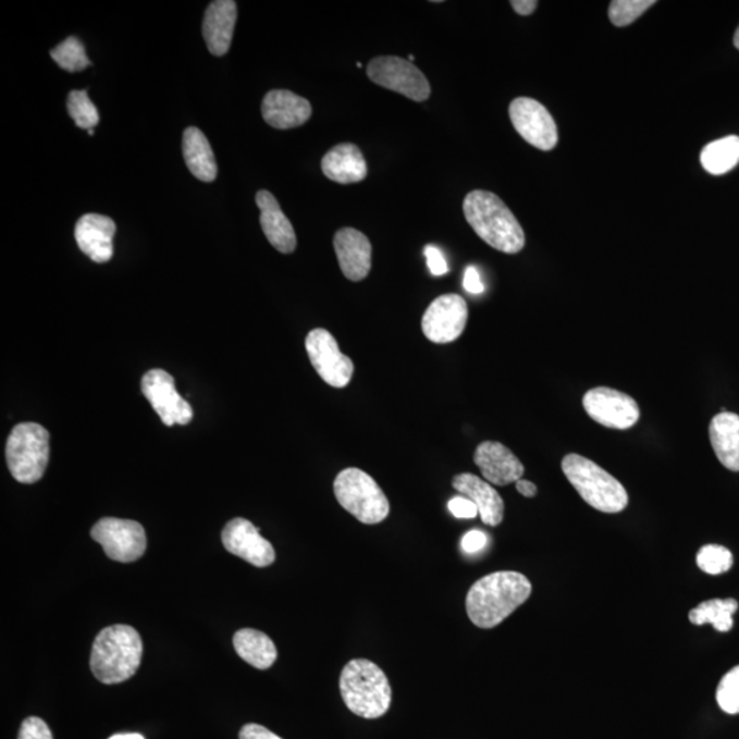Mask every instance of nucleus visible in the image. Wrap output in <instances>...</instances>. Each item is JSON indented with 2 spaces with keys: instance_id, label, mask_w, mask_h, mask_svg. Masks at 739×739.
Masks as SVG:
<instances>
[{
  "instance_id": "obj_44",
  "label": "nucleus",
  "mask_w": 739,
  "mask_h": 739,
  "mask_svg": "<svg viewBox=\"0 0 739 739\" xmlns=\"http://www.w3.org/2000/svg\"><path fill=\"white\" fill-rule=\"evenodd\" d=\"M408 61H409V62H414V61H415V57H414V56H408Z\"/></svg>"
},
{
  "instance_id": "obj_19",
  "label": "nucleus",
  "mask_w": 739,
  "mask_h": 739,
  "mask_svg": "<svg viewBox=\"0 0 739 739\" xmlns=\"http://www.w3.org/2000/svg\"><path fill=\"white\" fill-rule=\"evenodd\" d=\"M311 114L310 102L291 90H270L262 102L263 120L274 130L285 131L301 126L311 119Z\"/></svg>"
},
{
  "instance_id": "obj_12",
  "label": "nucleus",
  "mask_w": 739,
  "mask_h": 739,
  "mask_svg": "<svg viewBox=\"0 0 739 739\" xmlns=\"http://www.w3.org/2000/svg\"><path fill=\"white\" fill-rule=\"evenodd\" d=\"M469 321V307L460 295L438 297L424 311L422 332L430 342L448 344L461 336Z\"/></svg>"
},
{
  "instance_id": "obj_25",
  "label": "nucleus",
  "mask_w": 739,
  "mask_h": 739,
  "mask_svg": "<svg viewBox=\"0 0 739 739\" xmlns=\"http://www.w3.org/2000/svg\"><path fill=\"white\" fill-rule=\"evenodd\" d=\"M183 151L189 172L204 183H212L217 178L218 168L214 152L204 132L190 126L184 132Z\"/></svg>"
},
{
  "instance_id": "obj_38",
  "label": "nucleus",
  "mask_w": 739,
  "mask_h": 739,
  "mask_svg": "<svg viewBox=\"0 0 739 739\" xmlns=\"http://www.w3.org/2000/svg\"><path fill=\"white\" fill-rule=\"evenodd\" d=\"M464 286L465 290L472 295H480L485 291V286H483L481 281V275L478 273L475 266H469V268L466 269Z\"/></svg>"
},
{
  "instance_id": "obj_4",
  "label": "nucleus",
  "mask_w": 739,
  "mask_h": 739,
  "mask_svg": "<svg viewBox=\"0 0 739 739\" xmlns=\"http://www.w3.org/2000/svg\"><path fill=\"white\" fill-rule=\"evenodd\" d=\"M340 693L353 714L365 719H379L391 709L390 680L375 663L354 658L340 675Z\"/></svg>"
},
{
  "instance_id": "obj_15",
  "label": "nucleus",
  "mask_w": 739,
  "mask_h": 739,
  "mask_svg": "<svg viewBox=\"0 0 739 739\" xmlns=\"http://www.w3.org/2000/svg\"><path fill=\"white\" fill-rule=\"evenodd\" d=\"M222 544L232 555L255 567H268L275 561L273 545L247 519H232L222 530Z\"/></svg>"
},
{
  "instance_id": "obj_1",
  "label": "nucleus",
  "mask_w": 739,
  "mask_h": 739,
  "mask_svg": "<svg viewBox=\"0 0 739 739\" xmlns=\"http://www.w3.org/2000/svg\"><path fill=\"white\" fill-rule=\"evenodd\" d=\"M531 590L533 588L524 574L517 571L489 574L478 579L467 593V615L480 629H493L528 602Z\"/></svg>"
},
{
  "instance_id": "obj_30",
  "label": "nucleus",
  "mask_w": 739,
  "mask_h": 739,
  "mask_svg": "<svg viewBox=\"0 0 739 739\" xmlns=\"http://www.w3.org/2000/svg\"><path fill=\"white\" fill-rule=\"evenodd\" d=\"M67 111L82 130H94L99 124V113L90 102L87 90H72L67 98Z\"/></svg>"
},
{
  "instance_id": "obj_18",
  "label": "nucleus",
  "mask_w": 739,
  "mask_h": 739,
  "mask_svg": "<svg viewBox=\"0 0 739 739\" xmlns=\"http://www.w3.org/2000/svg\"><path fill=\"white\" fill-rule=\"evenodd\" d=\"M115 222L109 217L87 214L79 218L74 237L77 246L90 260L97 263L109 262L113 258Z\"/></svg>"
},
{
  "instance_id": "obj_27",
  "label": "nucleus",
  "mask_w": 739,
  "mask_h": 739,
  "mask_svg": "<svg viewBox=\"0 0 739 739\" xmlns=\"http://www.w3.org/2000/svg\"><path fill=\"white\" fill-rule=\"evenodd\" d=\"M700 161L710 174L730 172L739 163V136H727L710 143L701 151Z\"/></svg>"
},
{
  "instance_id": "obj_17",
  "label": "nucleus",
  "mask_w": 739,
  "mask_h": 739,
  "mask_svg": "<svg viewBox=\"0 0 739 739\" xmlns=\"http://www.w3.org/2000/svg\"><path fill=\"white\" fill-rule=\"evenodd\" d=\"M333 246L340 269L349 281L359 283L369 275L373 248L364 233L354 227L340 229L334 235Z\"/></svg>"
},
{
  "instance_id": "obj_14",
  "label": "nucleus",
  "mask_w": 739,
  "mask_h": 739,
  "mask_svg": "<svg viewBox=\"0 0 739 739\" xmlns=\"http://www.w3.org/2000/svg\"><path fill=\"white\" fill-rule=\"evenodd\" d=\"M141 392L167 427L188 424L194 409L175 390L173 375L161 369L148 371L141 379Z\"/></svg>"
},
{
  "instance_id": "obj_28",
  "label": "nucleus",
  "mask_w": 739,
  "mask_h": 739,
  "mask_svg": "<svg viewBox=\"0 0 739 739\" xmlns=\"http://www.w3.org/2000/svg\"><path fill=\"white\" fill-rule=\"evenodd\" d=\"M737 611V600H709L690 611L689 620L695 626L712 625L716 631L727 632L734 627L732 615Z\"/></svg>"
},
{
  "instance_id": "obj_41",
  "label": "nucleus",
  "mask_w": 739,
  "mask_h": 739,
  "mask_svg": "<svg viewBox=\"0 0 739 739\" xmlns=\"http://www.w3.org/2000/svg\"><path fill=\"white\" fill-rule=\"evenodd\" d=\"M515 485H517V491L525 497H534L537 494V486L533 482L519 480L515 482Z\"/></svg>"
},
{
  "instance_id": "obj_31",
  "label": "nucleus",
  "mask_w": 739,
  "mask_h": 739,
  "mask_svg": "<svg viewBox=\"0 0 739 739\" xmlns=\"http://www.w3.org/2000/svg\"><path fill=\"white\" fill-rule=\"evenodd\" d=\"M734 565L732 553L722 545H705L698 553V566L710 576H720Z\"/></svg>"
},
{
  "instance_id": "obj_8",
  "label": "nucleus",
  "mask_w": 739,
  "mask_h": 739,
  "mask_svg": "<svg viewBox=\"0 0 739 739\" xmlns=\"http://www.w3.org/2000/svg\"><path fill=\"white\" fill-rule=\"evenodd\" d=\"M367 76L380 87L401 94L414 102H424L430 97L427 76L412 62L403 58H374L367 66Z\"/></svg>"
},
{
  "instance_id": "obj_9",
  "label": "nucleus",
  "mask_w": 739,
  "mask_h": 739,
  "mask_svg": "<svg viewBox=\"0 0 739 739\" xmlns=\"http://www.w3.org/2000/svg\"><path fill=\"white\" fill-rule=\"evenodd\" d=\"M90 537L102 545L111 561L132 563L147 550L145 528L135 520L103 518L90 530Z\"/></svg>"
},
{
  "instance_id": "obj_39",
  "label": "nucleus",
  "mask_w": 739,
  "mask_h": 739,
  "mask_svg": "<svg viewBox=\"0 0 739 739\" xmlns=\"http://www.w3.org/2000/svg\"><path fill=\"white\" fill-rule=\"evenodd\" d=\"M241 739H283L279 736H275L274 732H271L268 730V728L260 726V725H255V723H251V725H246L242 728L241 736H238Z\"/></svg>"
},
{
  "instance_id": "obj_33",
  "label": "nucleus",
  "mask_w": 739,
  "mask_h": 739,
  "mask_svg": "<svg viewBox=\"0 0 739 739\" xmlns=\"http://www.w3.org/2000/svg\"><path fill=\"white\" fill-rule=\"evenodd\" d=\"M716 701L726 714H739V666L730 669L722 678L716 690Z\"/></svg>"
},
{
  "instance_id": "obj_26",
  "label": "nucleus",
  "mask_w": 739,
  "mask_h": 739,
  "mask_svg": "<svg viewBox=\"0 0 739 739\" xmlns=\"http://www.w3.org/2000/svg\"><path fill=\"white\" fill-rule=\"evenodd\" d=\"M233 646L244 662L258 669H268L276 661V648L269 636L254 629L238 630Z\"/></svg>"
},
{
  "instance_id": "obj_5",
  "label": "nucleus",
  "mask_w": 739,
  "mask_h": 739,
  "mask_svg": "<svg viewBox=\"0 0 739 739\" xmlns=\"http://www.w3.org/2000/svg\"><path fill=\"white\" fill-rule=\"evenodd\" d=\"M562 470L590 507L605 514H618L629 504V494L621 483L587 457L568 454L563 457Z\"/></svg>"
},
{
  "instance_id": "obj_20",
  "label": "nucleus",
  "mask_w": 739,
  "mask_h": 739,
  "mask_svg": "<svg viewBox=\"0 0 739 739\" xmlns=\"http://www.w3.org/2000/svg\"><path fill=\"white\" fill-rule=\"evenodd\" d=\"M237 21V3L233 0H215L207 8L204 36L212 56L222 57L231 49Z\"/></svg>"
},
{
  "instance_id": "obj_6",
  "label": "nucleus",
  "mask_w": 739,
  "mask_h": 739,
  "mask_svg": "<svg viewBox=\"0 0 739 739\" xmlns=\"http://www.w3.org/2000/svg\"><path fill=\"white\" fill-rule=\"evenodd\" d=\"M334 496L345 512L365 525L384 522L391 505L379 483L364 470L345 469L333 483Z\"/></svg>"
},
{
  "instance_id": "obj_21",
  "label": "nucleus",
  "mask_w": 739,
  "mask_h": 739,
  "mask_svg": "<svg viewBox=\"0 0 739 739\" xmlns=\"http://www.w3.org/2000/svg\"><path fill=\"white\" fill-rule=\"evenodd\" d=\"M257 206L260 210V226L271 246L281 254L294 253L297 246L295 229L274 195L269 190H259Z\"/></svg>"
},
{
  "instance_id": "obj_7",
  "label": "nucleus",
  "mask_w": 739,
  "mask_h": 739,
  "mask_svg": "<svg viewBox=\"0 0 739 739\" xmlns=\"http://www.w3.org/2000/svg\"><path fill=\"white\" fill-rule=\"evenodd\" d=\"M7 460L14 480L21 483L40 481L50 460V433L39 423L17 424L9 435Z\"/></svg>"
},
{
  "instance_id": "obj_22",
  "label": "nucleus",
  "mask_w": 739,
  "mask_h": 739,
  "mask_svg": "<svg viewBox=\"0 0 739 739\" xmlns=\"http://www.w3.org/2000/svg\"><path fill=\"white\" fill-rule=\"evenodd\" d=\"M452 486L477 505L482 522L498 526L504 519V502L492 483L481 480L470 472L454 477Z\"/></svg>"
},
{
  "instance_id": "obj_36",
  "label": "nucleus",
  "mask_w": 739,
  "mask_h": 739,
  "mask_svg": "<svg viewBox=\"0 0 739 739\" xmlns=\"http://www.w3.org/2000/svg\"><path fill=\"white\" fill-rule=\"evenodd\" d=\"M424 257H427L430 273L435 276H441L448 273V263H446L444 254L440 248L435 246H427V248H424Z\"/></svg>"
},
{
  "instance_id": "obj_23",
  "label": "nucleus",
  "mask_w": 739,
  "mask_h": 739,
  "mask_svg": "<svg viewBox=\"0 0 739 739\" xmlns=\"http://www.w3.org/2000/svg\"><path fill=\"white\" fill-rule=\"evenodd\" d=\"M322 172L334 183L356 184L366 178L367 163L358 146L343 143L322 158Z\"/></svg>"
},
{
  "instance_id": "obj_29",
  "label": "nucleus",
  "mask_w": 739,
  "mask_h": 739,
  "mask_svg": "<svg viewBox=\"0 0 739 739\" xmlns=\"http://www.w3.org/2000/svg\"><path fill=\"white\" fill-rule=\"evenodd\" d=\"M51 58L58 66L69 73L82 72L85 67L90 66L83 42L74 36L67 37L65 41L57 46L51 51Z\"/></svg>"
},
{
  "instance_id": "obj_45",
  "label": "nucleus",
  "mask_w": 739,
  "mask_h": 739,
  "mask_svg": "<svg viewBox=\"0 0 739 739\" xmlns=\"http://www.w3.org/2000/svg\"><path fill=\"white\" fill-rule=\"evenodd\" d=\"M88 133H89L90 136H94V135H95V131H94V130H89Z\"/></svg>"
},
{
  "instance_id": "obj_24",
  "label": "nucleus",
  "mask_w": 739,
  "mask_h": 739,
  "mask_svg": "<svg viewBox=\"0 0 739 739\" xmlns=\"http://www.w3.org/2000/svg\"><path fill=\"white\" fill-rule=\"evenodd\" d=\"M710 440L720 464L739 471V415L717 414L710 423Z\"/></svg>"
},
{
  "instance_id": "obj_43",
  "label": "nucleus",
  "mask_w": 739,
  "mask_h": 739,
  "mask_svg": "<svg viewBox=\"0 0 739 739\" xmlns=\"http://www.w3.org/2000/svg\"><path fill=\"white\" fill-rule=\"evenodd\" d=\"M734 45H736L737 49L739 50V26L736 32V36H734Z\"/></svg>"
},
{
  "instance_id": "obj_10",
  "label": "nucleus",
  "mask_w": 739,
  "mask_h": 739,
  "mask_svg": "<svg viewBox=\"0 0 739 739\" xmlns=\"http://www.w3.org/2000/svg\"><path fill=\"white\" fill-rule=\"evenodd\" d=\"M306 349L313 369L328 385L342 390L354 375V361L338 348L327 329H313L306 338Z\"/></svg>"
},
{
  "instance_id": "obj_32",
  "label": "nucleus",
  "mask_w": 739,
  "mask_h": 739,
  "mask_svg": "<svg viewBox=\"0 0 739 739\" xmlns=\"http://www.w3.org/2000/svg\"><path fill=\"white\" fill-rule=\"evenodd\" d=\"M655 3V0H614L609 4V21L615 26L630 25Z\"/></svg>"
},
{
  "instance_id": "obj_34",
  "label": "nucleus",
  "mask_w": 739,
  "mask_h": 739,
  "mask_svg": "<svg viewBox=\"0 0 739 739\" xmlns=\"http://www.w3.org/2000/svg\"><path fill=\"white\" fill-rule=\"evenodd\" d=\"M19 739H54L52 738V732L50 727L47 726L45 720L39 719V717H28L25 719L23 725H21Z\"/></svg>"
},
{
  "instance_id": "obj_40",
  "label": "nucleus",
  "mask_w": 739,
  "mask_h": 739,
  "mask_svg": "<svg viewBox=\"0 0 739 739\" xmlns=\"http://www.w3.org/2000/svg\"><path fill=\"white\" fill-rule=\"evenodd\" d=\"M512 7L520 15H530L539 7V2H535V0H513Z\"/></svg>"
},
{
  "instance_id": "obj_42",
  "label": "nucleus",
  "mask_w": 739,
  "mask_h": 739,
  "mask_svg": "<svg viewBox=\"0 0 739 739\" xmlns=\"http://www.w3.org/2000/svg\"><path fill=\"white\" fill-rule=\"evenodd\" d=\"M109 739H146V738L143 737L141 734L130 732V734H115V736L110 737Z\"/></svg>"
},
{
  "instance_id": "obj_16",
  "label": "nucleus",
  "mask_w": 739,
  "mask_h": 739,
  "mask_svg": "<svg viewBox=\"0 0 739 739\" xmlns=\"http://www.w3.org/2000/svg\"><path fill=\"white\" fill-rule=\"evenodd\" d=\"M475 464L492 485L505 486L522 480L525 466L507 446L496 441H485L477 446Z\"/></svg>"
},
{
  "instance_id": "obj_2",
  "label": "nucleus",
  "mask_w": 739,
  "mask_h": 739,
  "mask_svg": "<svg viewBox=\"0 0 739 739\" xmlns=\"http://www.w3.org/2000/svg\"><path fill=\"white\" fill-rule=\"evenodd\" d=\"M466 221L478 237L500 253L522 251L526 237L517 217L497 195L488 190H472L464 201Z\"/></svg>"
},
{
  "instance_id": "obj_11",
  "label": "nucleus",
  "mask_w": 739,
  "mask_h": 739,
  "mask_svg": "<svg viewBox=\"0 0 739 739\" xmlns=\"http://www.w3.org/2000/svg\"><path fill=\"white\" fill-rule=\"evenodd\" d=\"M582 404L589 417L605 428L626 430L635 427L640 419V407L635 398L613 387L600 386L588 391Z\"/></svg>"
},
{
  "instance_id": "obj_37",
  "label": "nucleus",
  "mask_w": 739,
  "mask_h": 739,
  "mask_svg": "<svg viewBox=\"0 0 739 739\" xmlns=\"http://www.w3.org/2000/svg\"><path fill=\"white\" fill-rule=\"evenodd\" d=\"M488 544V537L483 531L471 530L469 533L465 534L464 540H461V547L466 553H477L483 550Z\"/></svg>"
},
{
  "instance_id": "obj_35",
  "label": "nucleus",
  "mask_w": 739,
  "mask_h": 739,
  "mask_svg": "<svg viewBox=\"0 0 739 739\" xmlns=\"http://www.w3.org/2000/svg\"><path fill=\"white\" fill-rule=\"evenodd\" d=\"M448 509L454 517L459 519H472L478 515L477 505L465 496H457L449 500Z\"/></svg>"
},
{
  "instance_id": "obj_13",
  "label": "nucleus",
  "mask_w": 739,
  "mask_h": 739,
  "mask_svg": "<svg viewBox=\"0 0 739 739\" xmlns=\"http://www.w3.org/2000/svg\"><path fill=\"white\" fill-rule=\"evenodd\" d=\"M509 119L515 131L529 145L541 151H551L559 141L555 120L544 104L531 98H517L509 104Z\"/></svg>"
},
{
  "instance_id": "obj_3",
  "label": "nucleus",
  "mask_w": 739,
  "mask_h": 739,
  "mask_svg": "<svg viewBox=\"0 0 739 739\" xmlns=\"http://www.w3.org/2000/svg\"><path fill=\"white\" fill-rule=\"evenodd\" d=\"M143 656V641L127 625L106 627L95 638L90 652V672L104 685L125 682L137 673Z\"/></svg>"
}]
</instances>
